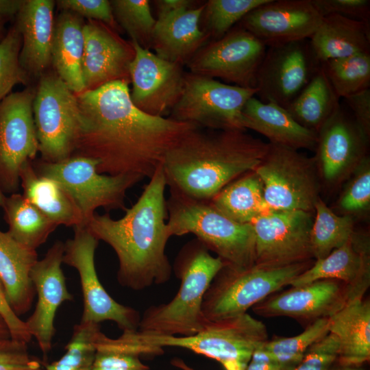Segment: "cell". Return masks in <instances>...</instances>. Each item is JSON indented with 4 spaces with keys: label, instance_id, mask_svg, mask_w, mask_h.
<instances>
[{
    "label": "cell",
    "instance_id": "cell-1",
    "mask_svg": "<svg viewBox=\"0 0 370 370\" xmlns=\"http://www.w3.org/2000/svg\"><path fill=\"white\" fill-rule=\"evenodd\" d=\"M130 82L116 80L77 95L79 124L73 155L110 175L150 179L168 151L197 125L147 114L132 103Z\"/></svg>",
    "mask_w": 370,
    "mask_h": 370
},
{
    "label": "cell",
    "instance_id": "cell-2",
    "mask_svg": "<svg viewBox=\"0 0 370 370\" xmlns=\"http://www.w3.org/2000/svg\"><path fill=\"white\" fill-rule=\"evenodd\" d=\"M166 186L161 165L122 218L95 213L86 226L114 251L119 260L117 280L123 286L141 291L171 278L172 267L165 253L171 238L166 225Z\"/></svg>",
    "mask_w": 370,
    "mask_h": 370
},
{
    "label": "cell",
    "instance_id": "cell-3",
    "mask_svg": "<svg viewBox=\"0 0 370 370\" xmlns=\"http://www.w3.org/2000/svg\"><path fill=\"white\" fill-rule=\"evenodd\" d=\"M269 147L243 130L197 127L166 153V186L187 197L210 201L240 176L254 171Z\"/></svg>",
    "mask_w": 370,
    "mask_h": 370
},
{
    "label": "cell",
    "instance_id": "cell-4",
    "mask_svg": "<svg viewBox=\"0 0 370 370\" xmlns=\"http://www.w3.org/2000/svg\"><path fill=\"white\" fill-rule=\"evenodd\" d=\"M268 338L262 321L247 312L218 321H208L198 333L186 336L123 332L117 338L103 335L99 349L140 355H159L165 347L189 349L220 362L225 370H245L255 349Z\"/></svg>",
    "mask_w": 370,
    "mask_h": 370
},
{
    "label": "cell",
    "instance_id": "cell-5",
    "mask_svg": "<svg viewBox=\"0 0 370 370\" xmlns=\"http://www.w3.org/2000/svg\"><path fill=\"white\" fill-rule=\"evenodd\" d=\"M225 264L212 256L197 238L180 251L173 269L180 288L166 304L151 306L140 317L138 330L160 336H191L201 331L208 321L202 312L204 296Z\"/></svg>",
    "mask_w": 370,
    "mask_h": 370
},
{
    "label": "cell",
    "instance_id": "cell-6",
    "mask_svg": "<svg viewBox=\"0 0 370 370\" xmlns=\"http://www.w3.org/2000/svg\"><path fill=\"white\" fill-rule=\"evenodd\" d=\"M166 201L170 237L194 234L225 266L245 269L255 264V234L251 223H237L216 210L209 201L170 190Z\"/></svg>",
    "mask_w": 370,
    "mask_h": 370
},
{
    "label": "cell",
    "instance_id": "cell-7",
    "mask_svg": "<svg viewBox=\"0 0 370 370\" xmlns=\"http://www.w3.org/2000/svg\"><path fill=\"white\" fill-rule=\"evenodd\" d=\"M313 262L312 260L283 267L255 264L245 269L224 265L204 296V316L208 321H218L247 313L250 308L290 285Z\"/></svg>",
    "mask_w": 370,
    "mask_h": 370
},
{
    "label": "cell",
    "instance_id": "cell-8",
    "mask_svg": "<svg viewBox=\"0 0 370 370\" xmlns=\"http://www.w3.org/2000/svg\"><path fill=\"white\" fill-rule=\"evenodd\" d=\"M36 162L33 165L39 175L57 181L72 197L82 213L83 226L97 208L125 210L127 191L142 181L136 176L101 174L96 160L78 155L56 162L41 159Z\"/></svg>",
    "mask_w": 370,
    "mask_h": 370
},
{
    "label": "cell",
    "instance_id": "cell-9",
    "mask_svg": "<svg viewBox=\"0 0 370 370\" xmlns=\"http://www.w3.org/2000/svg\"><path fill=\"white\" fill-rule=\"evenodd\" d=\"M260 178L265 201L271 210L314 212L319 197V173L314 157L269 143L254 170Z\"/></svg>",
    "mask_w": 370,
    "mask_h": 370
},
{
    "label": "cell",
    "instance_id": "cell-10",
    "mask_svg": "<svg viewBox=\"0 0 370 370\" xmlns=\"http://www.w3.org/2000/svg\"><path fill=\"white\" fill-rule=\"evenodd\" d=\"M33 103L41 160H64L73 155L79 124L77 97L53 71L38 79Z\"/></svg>",
    "mask_w": 370,
    "mask_h": 370
},
{
    "label": "cell",
    "instance_id": "cell-11",
    "mask_svg": "<svg viewBox=\"0 0 370 370\" xmlns=\"http://www.w3.org/2000/svg\"><path fill=\"white\" fill-rule=\"evenodd\" d=\"M256 88L186 73L184 87L169 117L212 130H243L242 110Z\"/></svg>",
    "mask_w": 370,
    "mask_h": 370
},
{
    "label": "cell",
    "instance_id": "cell-12",
    "mask_svg": "<svg viewBox=\"0 0 370 370\" xmlns=\"http://www.w3.org/2000/svg\"><path fill=\"white\" fill-rule=\"evenodd\" d=\"M73 238L64 243L63 263L75 268L79 275L84 310L80 322L99 324L112 321L123 332L138 329L140 317L134 308L116 301L100 282L95 264L99 241L86 226H76Z\"/></svg>",
    "mask_w": 370,
    "mask_h": 370
},
{
    "label": "cell",
    "instance_id": "cell-13",
    "mask_svg": "<svg viewBox=\"0 0 370 370\" xmlns=\"http://www.w3.org/2000/svg\"><path fill=\"white\" fill-rule=\"evenodd\" d=\"M267 49L261 40L237 25L221 38L206 43L186 65L190 73L255 88Z\"/></svg>",
    "mask_w": 370,
    "mask_h": 370
},
{
    "label": "cell",
    "instance_id": "cell-14",
    "mask_svg": "<svg viewBox=\"0 0 370 370\" xmlns=\"http://www.w3.org/2000/svg\"><path fill=\"white\" fill-rule=\"evenodd\" d=\"M36 88L27 86L11 92L0 101V186L5 193H16L19 172L38 152L33 103Z\"/></svg>",
    "mask_w": 370,
    "mask_h": 370
},
{
    "label": "cell",
    "instance_id": "cell-15",
    "mask_svg": "<svg viewBox=\"0 0 370 370\" xmlns=\"http://www.w3.org/2000/svg\"><path fill=\"white\" fill-rule=\"evenodd\" d=\"M321 66L309 39L267 47L257 73L255 97L286 109Z\"/></svg>",
    "mask_w": 370,
    "mask_h": 370
},
{
    "label": "cell",
    "instance_id": "cell-16",
    "mask_svg": "<svg viewBox=\"0 0 370 370\" xmlns=\"http://www.w3.org/2000/svg\"><path fill=\"white\" fill-rule=\"evenodd\" d=\"M312 212L269 210L251 224L255 234V264L283 267L312 260Z\"/></svg>",
    "mask_w": 370,
    "mask_h": 370
},
{
    "label": "cell",
    "instance_id": "cell-17",
    "mask_svg": "<svg viewBox=\"0 0 370 370\" xmlns=\"http://www.w3.org/2000/svg\"><path fill=\"white\" fill-rule=\"evenodd\" d=\"M131 42L135 51L129 68L132 101L147 114L164 116L182 96L186 73L182 65L159 58L135 41Z\"/></svg>",
    "mask_w": 370,
    "mask_h": 370
},
{
    "label": "cell",
    "instance_id": "cell-18",
    "mask_svg": "<svg viewBox=\"0 0 370 370\" xmlns=\"http://www.w3.org/2000/svg\"><path fill=\"white\" fill-rule=\"evenodd\" d=\"M322 18L311 0H269L247 13L238 25L270 47L309 39Z\"/></svg>",
    "mask_w": 370,
    "mask_h": 370
},
{
    "label": "cell",
    "instance_id": "cell-19",
    "mask_svg": "<svg viewBox=\"0 0 370 370\" xmlns=\"http://www.w3.org/2000/svg\"><path fill=\"white\" fill-rule=\"evenodd\" d=\"M64 252V243L56 241L44 258L36 262L30 272L38 301L25 323L45 356L52 347L56 313L63 302L73 298L67 289L61 268Z\"/></svg>",
    "mask_w": 370,
    "mask_h": 370
},
{
    "label": "cell",
    "instance_id": "cell-20",
    "mask_svg": "<svg viewBox=\"0 0 370 370\" xmlns=\"http://www.w3.org/2000/svg\"><path fill=\"white\" fill-rule=\"evenodd\" d=\"M368 142L340 106L317 133L314 158L319 176L334 185L347 179L367 156Z\"/></svg>",
    "mask_w": 370,
    "mask_h": 370
},
{
    "label": "cell",
    "instance_id": "cell-21",
    "mask_svg": "<svg viewBox=\"0 0 370 370\" xmlns=\"http://www.w3.org/2000/svg\"><path fill=\"white\" fill-rule=\"evenodd\" d=\"M349 301L346 285L337 280H319L269 296L252 307L264 317H288L312 323L329 318Z\"/></svg>",
    "mask_w": 370,
    "mask_h": 370
},
{
    "label": "cell",
    "instance_id": "cell-22",
    "mask_svg": "<svg viewBox=\"0 0 370 370\" xmlns=\"http://www.w3.org/2000/svg\"><path fill=\"white\" fill-rule=\"evenodd\" d=\"M84 36L82 71L86 90L116 80L130 81L129 68L135 55L131 42L107 25L92 20L85 22Z\"/></svg>",
    "mask_w": 370,
    "mask_h": 370
},
{
    "label": "cell",
    "instance_id": "cell-23",
    "mask_svg": "<svg viewBox=\"0 0 370 370\" xmlns=\"http://www.w3.org/2000/svg\"><path fill=\"white\" fill-rule=\"evenodd\" d=\"M325 279L343 282L349 301L363 298L370 285V241L367 234L354 232L346 243L326 257L316 260L290 285L299 286Z\"/></svg>",
    "mask_w": 370,
    "mask_h": 370
},
{
    "label": "cell",
    "instance_id": "cell-24",
    "mask_svg": "<svg viewBox=\"0 0 370 370\" xmlns=\"http://www.w3.org/2000/svg\"><path fill=\"white\" fill-rule=\"evenodd\" d=\"M55 5L52 0H25L15 17L22 37L20 63L31 79H39L51 66Z\"/></svg>",
    "mask_w": 370,
    "mask_h": 370
},
{
    "label": "cell",
    "instance_id": "cell-25",
    "mask_svg": "<svg viewBox=\"0 0 370 370\" xmlns=\"http://www.w3.org/2000/svg\"><path fill=\"white\" fill-rule=\"evenodd\" d=\"M204 3L158 14L153 30L151 47L159 58L183 66L209 41L200 29Z\"/></svg>",
    "mask_w": 370,
    "mask_h": 370
},
{
    "label": "cell",
    "instance_id": "cell-26",
    "mask_svg": "<svg viewBox=\"0 0 370 370\" xmlns=\"http://www.w3.org/2000/svg\"><path fill=\"white\" fill-rule=\"evenodd\" d=\"M242 125L261 134L269 143L296 150L315 149L317 134L308 130L289 114L286 109L273 103H265L255 96L242 110Z\"/></svg>",
    "mask_w": 370,
    "mask_h": 370
},
{
    "label": "cell",
    "instance_id": "cell-27",
    "mask_svg": "<svg viewBox=\"0 0 370 370\" xmlns=\"http://www.w3.org/2000/svg\"><path fill=\"white\" fill-rule=\"evenodd\" d=\"M38 260L36 250L0 230V280L9 305L18 317L32 306L36 291L30 272Z\"/></svg>",
    "mask_w": 370,
    "mask_h": 370
},
{
    "label": "cell",
    "instance_id": "cell-28",
    "mask_svg": "<svg viewBox=\"0 0 370 370\" xmlns=\"http://www.w3.org/2000/svg\"><path fill=\"white\" fill-rule=\"evenodd\" d=\"M329 333L338 343L341 365L358 367L370 358V302L358 299L328 318Z\"/></svg>",
    "mask_w": 370,
    "mask_h": 370
},
{
    "label": "cell",
    "instance_id": "cell-29",
    "mask_svg": "<svg viewBox=\"0 0 370 370\" xmlns=\"http://www.w3.org/2000/svg\"><path fill=\"white\" fill-rule=\"evenodd\" d=\"M318 61L370 53V23L338 14L323 17L309 38Z\"/></svg>",
    "mask_w": 370,
    "mask_h": 370
},
{
    "label": "cell",
    "instance_id": "cell-30",
    "mask_svg": "<svg viewBox=\"0 0 370 370\" xmlns=\"http://www.w3.org/2000/svg\"><path fill=\"white\" fill-rule=\"evenodd\" d=\"M84 18L62 10L55 18L51 66L76 95L86 90L82 78Z\"/></svg>",
    "mask_w": 370,
    "mask_h": 370
},
{
    "label": "cell",
    "instance_id": "cell-31",
    "mask_svg": "<svg viewBox=\"0 0 370 370\" xmlns=\"http://www.w3.org/2000/svg\"><path fill=\"white\" fill-rule=\"evenodd\" d=\"M23 196L56 225L83 226L82 213L70 194L56 180L39 175L31 160L19 172Z\"/></svg>",
    "mask_w": 370,
    "mask_h": 370
},
{
    "label": "cell",
    "instance_id": "cell-32",
    "mask_svg": "<svg viewBox=\"0 0 370 370\" xmlns=\"http://www.w3.org/2000/svg\"><path fill=\"white\" fill-rule=\"evenodd\" d=\"M208 201L221 214L242 224L251 223L271 210L264 199L262 182L254 171L228 184Z\"/></svg>",
    "mask_w": 370,
    "mask_h": 370
},
{
    "label": "cell",
    "instance_id": "cell-33",
    "mask_svg": "<svg viewBox=\"0 0 370 370\" xmlns=\"http://www.w3.org/2000/svg\"><path fill=\"white\" fill-rule=\"evenodd\" d=\"M322 65L287 111L304 127L317 134L341 106Z\"/></svg>",
    "mask_w": 370,
    "mask_h": 370
},
{
    "label": "cell",
    "instance_id": "cell-34",
    "mask_svg": "<svg viewBox=\"0 0 370 370\" xmlns=\"http://www.w3.org/2000/svg\"><path fill=\"white\" fill-rule=\"evenodd\" d=\"M8 225V233L17 242L36 250L58 226L23 194L6 197L2 207Z\"/></svg>",
    "mask_w": 370,
    "mask_h": 370
},
{
    "label": "cell",
    "instance_id": "cell-35",
    "mask_svg": "<svg viewBox=\"0 0 370 370\" xmlns=\"http://www.w3.org/2000/svg\"><path fill=\"white\" fill-rule=\"evenodd\" d=\"M315 213L310 232L313 258L322 259L351 239L354 233L352 215H338L319 197L314 204Z\"/></svg>",
    "mask_w": 370,
    "mask_h": 370
},
{
    "label": "cell",
    "instance_id": "cell-36",
    "mask_svg": "<svg viewBox=\"0 0 370 370\" xmlns=\"http://www.w3.org/2000/svg\"><path fill=\"white\" fill-rule=\"evenodd\" d=\"M321 65L339 99H345L370 87V53L332 59Z\"/></svg>",
    "mask_w": 370,
    "mask_h": 370
},
{
    "label": "cell",
    "instance_id": "cell-37",
    "mask_svg": "<svg viewBox=\"0 0 370 370\" xmlns=\"http://www.w3.org/2000/svg\"><path fill=\"white\" fill-rule=\"evenodd\" d=\"M329 333L328 318L310 323L300 334L291 337H275L264 346L278 362L281 370H292L310 347Z\"/></svg>",
    "mask_w": 370,
    "mask_h": 370
},
{
    "label": "cell",
    "instance_id": "cell-38",
    "mask_svg": "<svg viewBox=\"0 0 370 370\" xmlns=\"http://www.w3.org/2000/svg\"><path fill=\"white\" fill-rule=\"evenodd\" d=\"M269 0H209L202 12L203 31L216 40L230 31L250 11Z\"/></svg>",
    "mask_w": 370,
    "mask_h": 370
},
{
    "label": "cell",
    "instance_id": "cell-39",
    "mask_svg": "<svg viewBox=\"0 0 370 370\" xmlns=\"http://www.w3.org/2000/svg\"><path fill=\"white\" fill-rule=\"evenodd\" d=\"M117 25L143 48L149 49L156 19L152 15L148 0L110 1Z\"/></svg>",
    "mask_w": 370,
    "mask_h": 370
},
{
    "label": "cell",
    "instance_id": "cell-40",
    "mask_svg": "<svg viewBox=\"0 0 370 370\" xmlns=\"http://www.w3.org/2000/svg\"><path fill=\"white\" fill-rule=\"evenodd\" d=\"M99 331L97 323L75 325L66 353L58 360L45 365L46 370H91L97 351L95 341Z\"/></svg>",
    "mask_w": 370,
    "mask_h": 370
},
{
    "label": "cell",
    "instance_id": "cell-41",
    "mask_svg": "<svg viewBox=\"0 0 370 370\" xmlns=\"http://www.w3.org/2000/svg\"><path fill=\"white\" fill-rule=\"evenodd\" d=\"M22 37L14 24L0 42V101L10 95L17 84L27 86L31 77L19 60Z\"/></svg>",
    "mask_w": 370,
    "mask_h": 370
},
{
    "label": "cell",
    "instance_id": "cell-42",
    "mask_svg": "<svg viewBox=\"0 0 370 370\" xmlns=\"http://www.w3.org/2000/svg\"><path fill=\"white\" fill-rule=\"evenodd\" d=\"M347 178L338 208L343 214L349 215L367 211L370 208V159L367 155Z\"/></svg>",
    "mask_w": 370,
    "mask_h": 370
},
{
    "label": "cell",
    "instance_id": "cell-43",
    "mask_svg": "<svg viewBox=\"0 0 370 370\" xmlns=\"http://www.w3.org/2000/svg\"><path fill=\"white\" fill-rule=\"evenodd\" d=\"M338 353V340L334 334L328 333L310 347L292 370H330L337 360Z\"/></svg>",
    "mask_w": 370,
    "mask_h": 370
},
{
    "label": "cell",
    "instance_id": "cell-44",
    "mask_svg": "<svg viewBox=\"0 0 370 370\" xmlns=\"http://www.w3.org/2000/svg\"><path fill=\"white\" fill-rule=\"evenodd\" d=\"M56 3L61 10L73 12L88 20L101 22L114 30L117 28L110 1L59 0Z\"/></svg>",
    "mask_w": 370,
    "mask_h": 370
},
{
    "label": "cell",
    "instance_id": "cell-45",
    "mask_svg": "<svg viewBox=\"0 0 370 370\" xmlns=\"http://www.w3.org/2000/svg\"><path fill=\"white\" fill-rule=\"evenodd\" d=\"M0 370H42L41 362L31 356L27 343L12 338L0 343Z\"/></svg>",
    "mask_w": 370,
    "mask_h": 370
},
{
    "label": "cell",
    "instance_id": "cell-46",
    "mask_svg": "<svg viewBox=\"0 0 370 370\" xmlns=\"http://www.w3.org/2000/svg\"><path fill=\"white\" fill-rule=\"evenodd\" d=\"M323 17L338 14L349 18L369 23V0H311Z\"/></svg>",
    "mask_w": 370,
    "mask_h": 370
},
{
    "label": "cell",
    "instance_id": "cell-47",
    "mask_svg": "<svg viewBox=\"0 0 370 370\" xmlns=\"http://www.w3.org/2000/svg\"><path fill=\"white\" fill-rule=\"evenodd\" d=\"M139 356L107 350H97L91 370H149Z\"/></svg>",
    "mask_w": 370,
    "mask_h": 370
},
{
    "label": "cell",
    "instance_id": "cell-48",
    "mask_svg": "<svg viewBox=\"0 0 370 370\" xmlns=\"http://www.w3.org/2000/svg\"><path fill=\"white\" fill-rule=\"evenodd\" d=\"M0 315L5 320L12 340L28 343L32 338L25 321L15 314L8 304L5 289L0 280Z\"/></svg>",
    "mask_w": 370,
    "mask_h": 370
},
{
    "label": "cell",
    "instance_id": "cell-49",
    "mask_svg": "<svg viewBox=\"0 0 370 370\" xmlns=\"http://www.w3.org/2000/svg\"><path fill=\"white\" fill-rule=\"evenodd\" d=\"M353 113L356 125L369 140L370 137V89H366L345 99Z\"/></svg>",
    "mask_w": 370,
    "mask_h": 370
},
{
    "label": "cell",
    "instance_id": "cell-50",
    "mask_svg": "<svg viewBox=\"0 0 370 370\" xmlns=\"http://www.w3.org/2000/svg\"><path fill=\"white\" fill-rule=\"evenodd\" d=\"M264 343L255 349L245 370H281L277 360L264 347Z\"/></svg>",
    "mask_w": 370,
    "mask_h": 370
},
{
    "label": "cell",
    "instance_id": "cell-51",
    "mask_svg": "<svg viewBox=\"0 0 370 370\" xmlns=\"http://www.w3.org/2000/svg\"><path fill=\"white\" fill-rule=\"evenodd\" d=\"M155 2L158 9V14L193 8L195 3V1L191 0H159Z\"/></svg>",
    "mask_w": 370,
    "mask_h": 370
},
{
    "label": "cell",
    "instance_id": "cell-52",
    "mask_svg": "<svg viewBox=\"0 0 370 370\" xmlns=\"http://www.w3.org/2000/svg\"><path fill=\"white\" fill-rule=\"evenodd\" d=\"M25 0H0V16L8 21L16 17Z\"/></svg>",
    "mask_w": 370,
    "mask_h": 370
},
{
    "label": "cell",
    "instance_id": "cell-53",
    "mask_svg": "<svg viewBox=\"0 0 370 370\" xmlns=\"http://www.w3.org/2000/svg\"><path fill=\"white\" fill-rule=\"evenodd\" d=\"M11 338L9 328L3 319L0 315V343Z\"/></svg>",
    "mask_w": 370,
    "mask_h": 370
},
{
    "label": "cell",
    "instance_id": "cell-54",
    "mask_svg": "<svg viewBox=\"0 0 370 370\" xmlns=\"http://www.w3.org/2000/svg\"><path fill=\"white\" fill-rule=\"evenodd\" d=\"M173 366L182 369V370H195L188 365H187L182 360L179 358L173 359L171 361Z\"/></svg>",
    "mask_w": 370,
    "mask_h": 370
},
{
    "label": "cell",
    "instance_id": "cell-55",
    "mask_svg": "<svg viewBox=\"0 0 370 370\" xmlns=\"http://www.w3.org/2000/svg\"><path fill=\"white\" fill-rule=\"evenodd\" d=\"M8 21V19L0 16V42L4 38L8 32L5 29V24Z\"/></svg>",
    "mask_w": 370,
    "mask_h": 370
},
{
    "label": "cell",
    "instance_id": "cell-56",
    "mask_svg": "<svg viewBox=\"0 0 370 370\" xmlns=\"http://www.w3.org/2000/svg\"><path fill=\"white\" fill-rule=\"evenodd\" d=\"M330 370H363V369L361 368H359L358 367L341 365L340 367H338L336 369L331 368Z\"/></svg>",
    "mask_w": 370,
    "mask_h": 370
},
{
    "label": "cell",
    "instance_id": "cell-57",
    "mask_svg": "<svg viewBox=\"0 0 370 370\" xmlns=\"http://www.w3.org/2000/svg\"><path fill=\"white\" fill-rule=\"evenodd\" d=\"M6 197L5 196V194L3 192L1 186H0V207L2 208L4 203H5V199H6Z\"/></svg>",
    "mask_w": 370,
    "mask_h": 370
}]
</instances>
